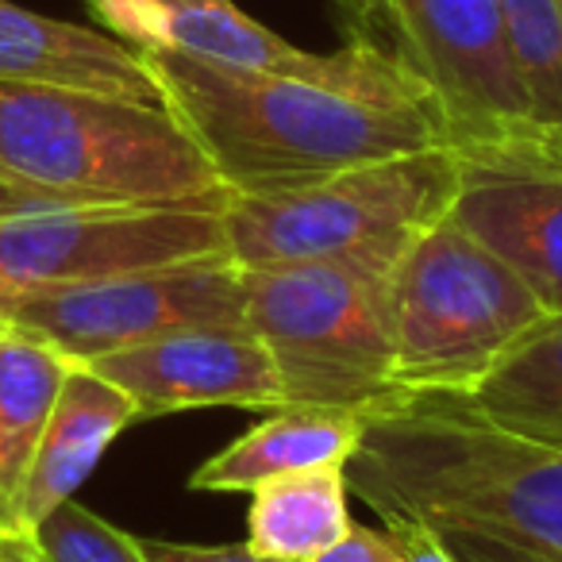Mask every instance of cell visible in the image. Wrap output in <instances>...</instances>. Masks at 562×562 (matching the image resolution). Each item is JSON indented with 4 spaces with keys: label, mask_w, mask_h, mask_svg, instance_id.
Listing matches in <instances>:
<instances>
[{
    "label": "cell",
    "mask_w": 562,
    "mask_h": 562,
    "mask_svg": "<svg viewBox=\"0 0 562 562\" xmlns=\"http://www.w3.org/2000/svg\"><path fill=\"white\" fill-rule=\"evenodd\" d=\"M74 359L16 324L0 328V524L16 531L27 467Z\"/></svg>",
    "instance_id": "cell-16"
},
{
    "label": "cell",
    "mask_w": 562,
    "mask_h": 562,
    "mask_svg": "<svg viewBox=\"0 0 562 562\" xmlns=\"http://www.w3.org/2000/svg\"><path fill=\"white\" fill-rule=\"evenodd\" d=\"M367 413L324 405H281L243 431L235 443L204 459L189 477L201 493H250L281 474L347 467L367 436Z\"/></svg>",
    "instance_id": "cell-15"
},
{
    "label": "cell",
    "mask_w": 562,
    "mask_h": 562,
    "mask_svg": "<svg viewBox=\"0 0 562 562\" xmlns=\"http://www.w3.org/2000/svg\"><path fill=\"white\" fill-rule=\"evenodd\" d=\"M439 539L451 562H562L559 554L536 551V547L513 543L505 536H493L482 528H467V524H447V520H420Z\"/></svg>",
    "instance_id": "cell-22"
},
{
    "label": "cell",
    "mask_w": 562,
    "mask_h": 562,
    "mask_svg": "<svg viewBox=\"0 0 562 562\" xmlns=\"http://www.w3.org/2000/svg\"><path fill=\"white\" fill-rule=\"evenodd\" d=\"M347 467L281 474L250 490L247 547L273 562H313L351 531Z\"/></svg>",
    "instance_id": "cell-17"
},
{
    "label": "cell",
    "mask_w": 562,
    "mask_h": 562,
    "mask_svg": "<svg viewBox=\"0 0 562 562\" xmlns=\"http://www.w3.org/2000/svg\"><path fill=\"white\" fill-rule=\"evenodd\" d=\"M0 81L162 104V89L147 58L132 43L20 9L12 0H0Z\"/></svg>",
    "instance_id": "cell-13"
},
{
    "label": "cell",
    "mask_w": 562,
    "mask_h": 562,
    "mask_svg": "<svg viewBox=\"0 0 562 562\" xmlns=\"http://www.w3.org/2000/svg\"><path fill=\"white\" fill-rule=\"evenodd\" d=\"M227 189L189 201L63 204L0 220V270L20 290L101 281L227 255Z\"/></svg>",
    "instance_id": "cell-8"
},
{
    "label": "cell",
    "mask_w": 562,
    "mask_h": 562,
    "mask_svg": "<svg viewBox=\"0 0 562 562\" xmlns=\"http://www.w3.org/2000/svg\"><path fill=\"white\" fill-rule=\"evenodd\" d=\"M467 401L497 428L562 447V308L539 316Z\"/></svg>",
    "instance_id": "cell-18"
},
{
    "label": "cell",
    "mask_w": 562,
    "mask_h": 562,
    "mask_svg": "<svg viewBox=\"0 0 562 562\" xmlns=\"http://www.w3.org/2000/svg\"><path fill=\"white\" fill-rule=\"evenodd\" d=\"M0 316L74 362H93L166 331L243 321V273L232 255L193 258L120 278L20 290Z\"/></svg>",
    "instance_id": "cell-9"
},
{
    "label": "cell",
    "mask_w": 562,
    "mask_h": 562,
    "mask_svg": "<svg viewBox=\"0 0 562 562\" xmlns=\"http://www.w3.org/2000/svg\"><path fill=\"white\" fill-rule=\"evenodd\" d=\"M347 490L382 520H447L562 559V447L485 420L467 397H401L367 420Z\"/></svg>",
    "instance_id": "cell-2"
},
{
    "label": "cell",
    "mask_w": 562,
    "mask_h": 562,
    "mask_svg": "<svg viewBox=\"0 0 562 562\" xmlns=\"http://www.w3.org/2000/svg\"><path fill=\"white\" fill-rule=\"evenodd\" d=\"M393 385L405 397H470L543 316L536 293L451 212L393 262Z\"/></svg>",
    "instance_id": "cell-5"
},
{
    "label": "cell",
    "mask_w": 562,
    "mask_h": 562,
    "mask_svg": "<svg viewBox=\"0 0 562 562\" xmlns=\"http://www.w3.org/2000/svg\"><path fill=\"white\" fill-rule=\"evenodd\" d=\"M162 104L235 196L297 189L378 158L447 147L431 93L413 78L324 81L143 50Z\"/></svg>",
    "instance_id": "cell-1"
},
{
    "label": "cell",
    "mask_w": 562,
    "mask_h": 562,
    "mask_svg": "<svg viewBox=\"0 0 562 562\" xmlns=\"http://www.w3.org/2000/svg\"><path fill=\"white\" fill-rule=\"evenodd\" d=\"M513 139L531 150H539V155L562 158V127H528V132L513 135Z\"/></svg>",
    "instance_id": "cell-25"
},
{
    "label": "cell",
    "mask_w": 562,
    "mask_h": 562,
    "mask_svg": "<svg viewBox=\"0 0 562 562\" xmlns=\"http://www.w3.org/2000/svg\"><path fill=\"white\" fill-rule=\"evenodd\" d=\"M0 562H16L12 559V539H9V547H4V554H0Z\"/></svg>",
    "instance_id": "cell-28"
},
{
    "label": "cell",
    "mask_w": 562,
    "mask_h": 562,
    "mask_svg": "<svg viewBox=\"0 0 562 562\" xmlns=\"http://www.w3.org/2000/svg\"><path fill=\"white\" fill-rule=\"evenodd\" d=\"M0 170L70 204L189 201L220 178L162 104L0 81Z\"/></svg>",
    "instance_id": "cell-4"
},
{
    "label": "cell",
    "mask_w": 562,
    "mask_h": 562,
    "mask_svg": "<svg viewBox=\"0 0 562 562\" xmlns=\"http://www.w3.org/2000/svg\"><path fill=\"white\" fill-rule=\"evenodd\" d=\"M63 204H70V201L32 186V181L12 178L9 170H0V220L27 216V212H43V209H63Z\"/></svg>",
    "instance_id": "cell-24"
},
{
    "label": "cell",
    "mask_w": 562,
    "mask_h": 562,
    "mask_svg": "<svg viewBox=\"0 0 562 562\" xmlns=\"http://www.w3.org/2000/svg\"><path fill=\"white\" fill-rule=\"evenodd\" d=\"M408 243L243 273V321L270 351L281 405L382 413L393 385V262Z\"/></svg>",
    "instance_id": "cell-3"
},
{
    "label": "cell",
    "mask_w": 562,
    "mask_h": 562,
    "mask_svg": "<svg viewBox=\"0 0 562 562\" xmlns=\"http://www.w3.org/2000/svg\"><path fill=\"white\" fill-rule=\"evenodd\" d=\"M454 186V147H431L351 166L281 193H227V255L239 270H273L408 243L451 212Z\"/></svg>",
    "instance_id": "cell-6"
},
{
    "label": "cell",
    "mask_w": 562,
    "mask_h": 562,
    "mask_svg": "<svg viewBox=\"0 0 562 562\" xmlns=\"http://www.w3.org/2000/svg\"><path fill=\"white\" fill-rule=\"evenodd\" d=\"M451 220L482 239L536 293L543 313L562 308V158L516 139L462 147Z\"/></svg>",
    "instance_id": "cell-10"
},
{
    "label": "cell",
    "mask_w": 562,
    "mask_h": 562,
    "mask_svg": "<svg viewBox=\"0 0 562 562\" xmlns=\"http://www.w3.org/2000/svg\"><path fill=\"white\" fill-rule=\"evenodd\" d=\"M531 127H562V0H497Z\"/></svg>",
    "instance_id": "cell-19"
},
{
    "label": "cell",
    "mask_w": 562,
    "mask_h": 562,
    "mask_svg": "<svg viewBox=\"0 0 562 562\" xmlns=\"http://www.w3.org/2000/svg\"><path fill=\"white\" fill-rule=\"evenodd\" d=\"M93 16L135 50H178L204 63L324 81H382L405 74L378 50L344 43L316 55L250 20L235 0H86Z\"/></svg>",
    "instance_id": "cell-11"
},
{
    "label": "cell",
    "mask_w": 562,
    "mask_h": 562,
    "mask_svg": "<svg viewBox=\"0 0 562 562\" xmlns=\"http://www.w3.org/2000/svg\"><path fill=\"white\" fill-rule=\"evenodd\" d=\"M313 562H451L439 539L420 520H385V528L351 524L331 551Z\"/></svg>",
    "instance_id": "cell-21"
},
{
    "label": "cell",
    "mask_w": 562,
    "mask_h": 562,
    "mask_svg": "<svg viewBox=\"0 0 562 562\" xmlns=\"http://www.w3.org/2000/svg\"><path fill=\"white\" fill-rule=\"evenodd\" d=\"M89 370L135 401L139 420L193 408H281L270 351L247 321L196 324L101 355Z\"/></svg>",
    "instance_id": "cell-12"
},
{
    "label": "cell",
    "mask_w": 562,
    "mask_h": 562,
    "mask_svg": "<svg viewBox=\"0 0 562 562\" xmlns=\"http://www.w3.org/2000/svg\"><path fill=\"white\" fill-rule=\"evenodd\" d=\"M347 43L378 50L436 101L447 147H490L531 127L497 0H336Z\"/></svg>",
    "instance_id": "cell-7"
},
{
    "label": "cell",
    "mask_w": 562,
    "mask_h": 562,
    "mask_svg": "<svg viewBox=\"0 0 562 562\" xmlns=\"http://www.w3.org/2000/svg\"><path fill=\"white\" fill-rule=\"evenodd\" d=\"M4 324H9V321H0V328H4Z\"/></svg>",
    "instance_id": "cell-29"
},
{
    "label": "cell",
    "mask_w": 562,
    "mask_h": 562,
    "mask_svg": "<svg viewBox=\"0 0 562 562\" xmlns=\"http://www.w3.org/2000/svg\"><path fill=\"white\" fill-rule=\"evenodd\" d=\"M9 539H12V531L0 524V554H4V547H9Z\"/></svg>",
    "instance_id": "cell-27"
},
{
    "label": "cell",
    "mask_w": 562,
    "mask_h": 562,
    "mask_svg": "<svg viewBox=\"0 0 562 562\" xmlns=\"http://www.w3.org/2000/svg\"><path fill=\"white\" fill-rule=\"evenodd\" d=\"M12 293H16V285H12V281L4 278V270H0V313H4V305L12 301ZM0 321H4V316H0Z\"/></svg>",
    "instance_id": "cell-26"
},
{
    "label": "cell",
    "mask_w": 562,
    "mask_h": 562,
    "mask_svg": "<svg viewBox=\"0 0 562 562\" xmlns=\"http://www.w3.org/2000/svg\"><path fill=\"white\" fill-rule=\"evenodd\" d=\"M135 420L139 413L124 390L104 382L86 362H74L47 416L32 467H27L12 536H27L43 516L66 505L97 470L112 439Z\"/></svg>",
    "instance_id": "cell-14"
},
{
    "label": "cell",
    "mask_w": 562,
    "mask_h": 562,
    "mask_svg": "<svg viewBox=\"0 0 562 562\" xmlns=\"http://www.w3.org/2000/svg\"><path fill=\"white\" fill-rule=\"evenodd\" d=\"M139 551L147 562H273L266 554L250 551L247 543L201 547V543H170V539H143Z\"/></svg>",
    "instance_id": "cell-23"
},
{
    "label": "cell",
    "mask_w": 562,
    "mask_h": 562,
    "mask_svg": "<svg viewBox=\"0 0 562 562\" xmlns=\"http://www.w3.org/2000/svg\"><path fill=\"white\" fill-rule=\"evenodd\" d=\"M16 562H147L139 536H127L104 516L89 513L78 501H66L47 513L27 536H12Z\"/></svg>",
    "instance_id": "cell-20"
}]
</instances>
